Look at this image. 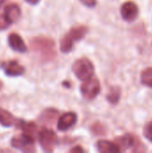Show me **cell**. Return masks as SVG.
<instances>
[{"mask_svg": "<svg viewBox=\"0 0 152 153\" xmlns=\"http://www.w3.org/2000/svg\"><path fill=\"white\" fill-rule=\"evenodd\" d=\"M31 48L37 52L43 61H50L56 56L55 42L47 38H34L30 42Z\"/></svg>", "mask_w": 152, "mask_h": 153, "instance_id": "6da1fadb", "label": "cell"}, {"mask_svg": "<svg viewBox=\"0 0 152 153\" xmlns=\"http://www.w3.org/2000/svg\"><path fill=\"white\" fill-rule=\"evenodd\" d=\"M88 32V28L86 26H77L63 37L60 42V50L63 53H69L75 42L82 39Z\"/></svg>", "mask_w": 152, "mask_h": 153, "instance_id": "7a4b0ae2", "label": "cell"}, {"mask_svg": "<svg viewBox=\"0 0 152 153\" xmlns=\"http://www.w3.org/2000/svg\"><path fill=\"white\" fill-rule=\"evenodd\" d=\"M72 69L75 76L81 81L88 80L94 74V65L87 58L76 60L73 65Z\"/></svg>", "mask_w": 152, "mask_h": 153, "instance_id": "3957f363", "label": "cell"}, {"mask_svg": "<svg viewBox=\"0 0 152 153\" xmlns=\"http://www.w3.org/2000/svg\"><path fill=\"white\" fill-rule=\"evenodd\" d=\"M12 147L23 152H35V142L31 135L27 134H18L13 137L11 141Z\"/></svg>", "mask_w": 152, "mask_h": 153, "instance_id": "277c9868", "label": "cell"}, {"mask_svg": "<svg viewBox=\"0 0 152 153\" xmlns=\"http://www.w3.org/2000/svg\"><path fill=\"white\" fill-rule=\"evenodd\" d=\"M39 143L43 151L51 152L56 146L57 136L54 131L47 128H43L39 133Z\"/></svg>", "mask_w": 152, "mask_h": 153, "instance_id": "5b68a950", "label": "cell"}, {"mask_svg": "<svg viewBox=\"0 0 152 153\" xmlns=\"http://www.w3.org/2000/svg\"><path fill=\"white\" fill-rule=\"evenodd\" d=\"M100 83L99 81L95 77H90L85 80L81 86V93L85 100H92L100 92Z\"/></svg>", "mask_w": 152, "mask_h": 153, "instance_id": "8992f818", "label": "cell"}, {"mask_svg": "<svg viewBox=\"0 0 152 153\" xmlns=\"http://www.w3.org/2000/svg\"><path fill=\"white\" fill-rule=\"evenodd\" d=\"M121 15L126 22H133L139 15V7L133 1H126L121 6Z\"/></svg>", "mask_w": 152, "mask_h": 153, "instance_id": "52a82bcc", "label": "cell"}, {"mask_svg": "<svg viewBox=\"0 0 152 153\" xmlns=\"http://www.w3.org/2000/svg\"><path fill=\"white\" fill-rule=\"evenodd\" d=\"M21 14V8L16 4H9L4 7V19L9 25L17 22L20 19Z\"/></svg>", "mask_w": 152, "mask_h": 153, "instance_id": "ba28073f", "label": "cell"}, {"mask_svg": "<svg viewBox=\"0 0 152 153\" xmlns=\"http://www.w3.org/2000/svg\"><path fill=\"white\" fill-rule=\"evenodd\" d=\"M77 122V115L74 112H67L64 114L58 120L57 130L65 132L73 126Z\"/></svg>", "mask_w": 152, "mask_h": 153, "instance_id": "9c48e42d", "label": "cell"}, {"mask_svg": "<svg viewBox=\"0 0 152 153\" xmlns=\"http://www.w3.org/2000/svg\"><path fill=\"white\" fill-rule=\"evenodd\" d=\"M3 69L8 76H20L25 72L24 67L15 60L3 64Z\"/></svg>", "mask_w": 152, "mask_h": 153, "instance_id": "30bf717a", "label": "cell"}, {"mask_svg": "<svg viewBox=\"0 0 152 153\" xmlns=\"http://www.w3.org/2000/svg\"><path fill=\"white\" fill-rule=\"evenodd\" d=\"M115 143L119 148L120 152H125L134 147L135 144V138L131 134H125L122 136L116 137L115 140Z\"/></svg>", "mask_w": 152, "mask_h": 153, "instance_id": "8fae6325", "label": "cell"}, {"mask_svg": "<svg viewBox=\"0 0 152 153\" xmlns=\"http://www.w3.org/2000/svg\"><path fill=\"white\" fill-rule=\"evenodd\" d=\"M9 45L14 51L20 52V53H25L28 50V48L22 39V37L17 33H11L8 37Z\"/></svg>", "mask_w": 152, "mask_h": 153, "instance_id": "7c38bea8", "label": "cell"}, {"mask_svg": "<svg viewBox=\"0 0 152 153\" xmlns=\"http://www.w3.org/2000/svg\"><path fill=\"white\" fill-rule=\"evenodd\" d=\"M97 149L101 153H118L121 152L119 148L115 143L100 140L97 143Z\"/></svg>", "mask_w": 152, "mask_h": 153, "instance_id": "4fadbf2b", "label": "cell"}, {"mask_svg": "<svg viewBox=\"0 0 152 153\" xmlns=\"http://www.w3.org/2000/svg\"><path fill=\"white\" fill-rule=\"evenodd\" d=\"M58 117V111L55 108L44 110L39 116V121L44 124H53Z\"/></svg>", "mask_w": 152, "mask_h": 153, "instance_id": "5bb4252c", "label": "cell"}, {"mask_svg": "<svg viewBox=\"0 0 152 153\" xmlns=\"http://www.w3.org/2000/svg\"><path fill=\"white\" fill-rule=\"evenodd\" d=\"M15 123L16 120L13 117V116L8 111L0 108V125L5 127H9L15 125Z\"/></svg>", "mask_w": 152, "mask_h": 153, "instance_id": "9a60e30c", "label": "cell"}, {"mask_svg": "<svg viewBox=\"0 0 152 153\" xmlns=\"http://www.w3.org/2000/svg\"><path fill=\"white\" fill-rule=\"evenodd\" d=\"M15 125L20 129H22L25 134H30L31 136L35 134L37 131V126L33 122H25L23 120H18L17 123H15Z\"/></svg>", "mask_w": 152, "mask_h": 153, "instance_id": "2e32d148", "label": "cell"}, {"mask_svg": "<svg viewBox=\"0 0 152 153\" xmlns=\"http://www.w3.org/2000/svg\"><path fill=\"white\" fill-rule=\"evenodd\" d=\"M121 99V89L118 86H114L110 89L107 95V100L109 103L116 105Z\"/></svg>", "mask_w": 152, "mask_h": 153, "instance_id": "e0dca14e", "label": "cell"}, {"mask_svg": "<svg viewBox=\"0 0 152 153\" xmlns=\"http://www.w3.org/2000/svg\"><path fill=\"white\" fill-rule=\"evenodd\" d=\"M141 82L149 88H152V67H147L141 74Z\"/></svg>", "mask_w": 152, "mask_h": 153, "instance_id": "ac0fdd59", "label": "cell"}, {"mask_svg": "<svg viewBox=\"0 0 152 153\" xmlns=\"http://www.w3.org/2000/svg\"><path fill=\"white\" fill-rule=\"evenodd\" d=\"M143 135L149 142L152 143V120L148 122L144 126V127H143Z\"/></svg>", "mask_w": 152, "mask_h": 153, "instance_id": "d6986e66", "label": "cell"}, {"mask_svg": "<svg viewBox=\"0 0 152 153\" xmlns=\"http://www.w3.org/2000/svg\"><path fill=\"white\" fill-rule=\"evenodd\" d=\"M91 131L93 134H99V135H101V134H106V129L104 127L103 125L99 124V123H96L92 126L91 127Z\"/></svg>", "mask_w": 152, "mask_h": 153, "instance_id": "ffe728a7", "label": "cell"}, {"mask_svg": "<svg viewBox=\"0 0 152 153\" xmlns=\"http://www.w3.org/2000/svg\"><path fill=\"white\" fill-rule=\"evenodd\" d=\"M84 5L90 8H93L97 4V0H80Z\"/></svg>", "mask_w": 152, "mask_h": 153, "instance_id": "44dd1931", "label": "cell"}, {"mask_svg": "<svg viewBox=\"0 0 152 153\" xmlns=\"http://www.w3.org/2000/svg\"><path fill=\"white\" fill-rule=\"evenodd\" d=\"M70 152L82 153V152H84V150H83L82 147H80V146H75L74 148H73V149H71V150H70Z\"/></svg>", "mask_w": 152, "mask_h": 153, "instance_id": "7402d4cb", "label": "cell"}, {"mask_svg": "<svg viewBox=\"0 0 152 153\" xmlns=\"http://www.w3.org/2000/svg\"><path fill=\"white\" fill-rule=\"evenodd\" d=\"M26 2H28L29 4H38L40 0H25Z\"/></svg>", "mask_w": 152, "mask_h": 153, "instance_id": "603a6c76", "label": "cell"}, {"mask_svg": "<svg viewBox=\"0 0 152 153\" xmlns=\"http://www.w3.org/2000/svg\"><path fill=\"white\" fill-rule=\"evenodd\" d=\"M2 86H3V82H2L0 81V89L2 88Z\"/></svg>", "mask_w": 152, "mask_h": 153, "instance_id": "cb8c5ba5", "label": "cell"}]
</instances>
